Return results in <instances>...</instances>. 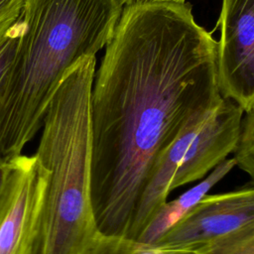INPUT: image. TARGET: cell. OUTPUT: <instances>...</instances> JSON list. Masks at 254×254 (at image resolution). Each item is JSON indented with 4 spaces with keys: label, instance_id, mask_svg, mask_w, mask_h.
I'll list each match as a JSON object with an SVG mask.
<instances>
[{
    "label": "cell",
    "instance_id": "9a60e30c",
    "mask_svg": "<svg viewBox=\"0 0 254 254\" xmlns=\"http://www.w3.org/2000/svg\"><path fill=\"white\" fill-rule=\"evenodd\" d=\"M7 169H8V162H3L0 160V190L2 189L6 174H7Z\"/></svg>",
    "mask_w": 254,
    "mask_h": 254
},
{
    "label": "cell",
    "instance_id": "7a4b0ae2",
    "mask_svg": "<svg viewBox=\"0 0 254 254\" xmlns=\"http://www.w3.org/2000/svg\"><path fill=\"white\" fill-rule=\"evenodd\" d=\"M122 8L120 0H24L20 37L0 80V160L22 154L66 72L105 47Z\"/></svg>",
    "mask_w": 254,
    "mask_h": 254
},
{
    "label": "cell",
    "instance_id": "3957f363",
    "mask_svg": "<svg viewBox=\"0 0 254 254\" xmlns=\"http://www.w3.org/2000/svg\"><path fill=\"white\" fill-rule=\"evenodd\" d=\"M95 56L66 72L43 120L35 156L43 187L26 254H79L98 231L90 199V94Z\"/></svg>",
    "mask_w": 254,
    "mask_h": 254
},
{
    "label": "cell",
    "instance_id": "ba28073f",
    "mask_svg": "<svg viewBox=\"0 0 254 254\" xmlns=\"http://www.w3.org/2000/svg\"><path fill=\"white\" fill-rule=\"evenodd\" d=\"M233 158H226L210 174L193 188L171 201H165L154 213L146 227L136 240L146 243H156L177 221L185 216L220 180L233 168Z\"/></svg>",
    "mask_w": 254,
    "mask_h": 254
},
{
    "label": "cell",
    "instance_id": "8992f818",
    "mask_svg": "<svg viewBox=\"0 0 254 254\" xmlns=\"http://www.w3.org/2000/svg\"><path fill=\"white\" fill-rule=\"evenodd\" d=\"M42 187L35 154L8 161L0 190V254H26Z\"/></svg>",
    "mask_w": 254,
    "mask_h": 254
},
{
    "label": "cell",
    "instance_id": "30bf717a",
    "mask_svg": "<svg viewBox=\"0 0 254 254\" xmlns=\"http://www.w3.org/2000/svg\"><path fill=\"white\" fill-rule=\"evenodd\" d=\"M232 153L235 166L254 178V109L244 112Z\"/></svg>",
    "mask_w": 254,
    "mask_h": 254
},
{
    "label": "cell",
    "instance_id": "6da1fadb",
    "mask_svg": "<svg viewBox=\"0 0 254 254\" xmlns=\"http://www.w3.org/2000/svg\"><path fill=\"white\" fill-rule=\"evenodd\" d=\"M90 94V199L98 231L129 236L152 170L193 118L216 109V41L188 3L124 5Z\"/></svg>",
    "mask_w": 254,
    "mask_h": 254
},
{
    "label": "cell",
    "instance_id": "7c38bea8",
    "mask_svg": "<svg viewBox=\"0 0 254 254\" xmlns=\"http://www.w3.org/2000/svg\"><path fill=\"white\" fill-rule=\"evenodd\" d=\"M21 28V14L15 21L0 27V80L13 59Z\"/></svg>",
    "mask_w": 254,
    "mask_h": 254
},
{
    "label": "cell",
    "instance_id": "52a82bcc",
    "mask_svg": "<svg viewBox=\"0 0 254 254\" xmlns=\"http://www.w3.org/2000/svg\"><path fill=\"white\" fill-rule=\"evenodd\" d=\"M244 112L230 99L200 126L187 147L169 185V191L202 179L232 153Z\"/></svg>",
    "mask_w": 254,
    "mask_h": 254
},
{
    "label": "cell",
    "instance_id": "8fae6325",
    "mask_svg": "<svg viewBox=\"0 0 254 254\" xmlns=\"http://www.w3.org/2000/svg\"><path fill=\"white\" fill-rule=\"evenodd\" d=\"M197 254H254V226L200 246Z\"/></svg>",
    "mask_w": 254,
    "mask_h": 254
},
{
    "label": "cell",
    "instance_id": "5b68a950",
    "mask_svg": "<svg viewBox=\"0 0 254 254\" xmlns=\"http://www.w3.org/2000/svg\"><path fill=\"white\" fill-rule=\"evenodd\" d=\"M254 226V188L249 183L232 191L205 194L156 243L197 251L241 229Z\"/></svg>",
    "mask_w": 254,
    "mask_h": 254
},
{
    "label": "cell",
    "instance_id": "4fadbf2b",
    "mask_svg": "<svg viewBox=\"0 0 254 254\" xmlns=\"http://www.w3.org/2000/svg\"><path fill=\"white\" fill-rule=\"evenodd\" d=\"M24 0H0V27L15 21L21 14Z\"/></svg>",
    "mask_w": 254,
    "mask_h": 254
},
{
    "label": "cell",
    "instance_id": "5bb4252c",
    "mask_svg": "<svg viewBox=\"0 0 254 254\" xmlns=\"http://www.w3.org/2000/svg\"><path fill=\"white\" fill-rule=\"evenodd\" d=\"M124 5L135 3V2H174V3H185L186 0H120Z\"/></svg>",
    "mask_w": 254,
    "mask_h": 254
},
{
    "label": "cell",
    "instance_id": "277c9868",
    "mask_svg": "<svg viewBox=\"0 0 254 254\" xmlns=\"http://www.w3.org/2000/svg\"><path fill=\"white\" fill-rule=\"evenodd\" d=\"M216 28H220L216 42L219 92L243 112L253 110L254 0H222Z\"/></svg>",
    "mask_w": 254,
    "mask_h": 254
},
{
    "label": "cell",
    "instance_id": "9c48e42d",
    "mask_svg": "<svg viewBox=\"0 0 254 254\" xmlns=\"http://www.w3.org/2000/svg\"><path fill=\"white\" fill-rule=\"evenodd\" d=\"M79 254H197L195 250L146 243L119 235L97 231Z\"/></svg>",
    "mask_w": 254,
    "mask_h": 254
}]
</instances>
